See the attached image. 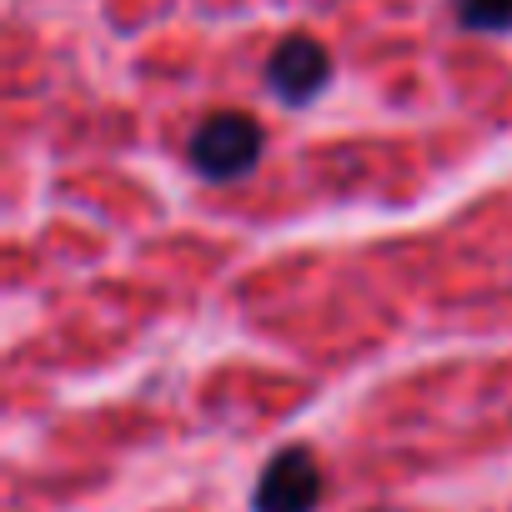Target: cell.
Returning <instances> with one entry per match:
<instances>
[{
    "label": "cell",
    "instance_id": "6da1fadb",
    "mask_svg": "<svg viewBox=\"0 0 512 512\" xmlns=\"http://www.w3.org/2000/svg\"><path fill=\"white\" fill-rule=\"evenodd\" d=\"M262 151H267V131L246 111H211V116L196 121V131L186 141L191 171L211 186H231V181L251 176Z\"/></svg>",
    "mask_w": 512,
    "mask_h": 512
},
{
    "label": "cell",
    "instance_id": "7a4b0ae2",
    "mask_svg": "<svg viewBox=\"0 0 512 512\" xmlns=\"http://www.w3.org/2000/svg\"><path fill=\"white\" fill-rule=\"evenodd\" d=\"M327 81H332V51L317 36L297 31V36H287V41L272 46V56H267V91L277 101L312 106L327 91Z\"/></svg>",
    "mask_w": 512,
    "mask_h": 512
},
{
    "label": "cell",
    "instance_id": "3957f363",
    "mask_svg": "<svg viewBox=\"0 0 512 512\" xmlns=\"http://www.w3.org/2000/svg\"><path fill=\"white\" fill-rule=\"evenodd\" d=\"M322 502V467L307 447H287L277 452L262 477H256L251 507L256 512H312Z\"/></svg>",
    "mask_w": 512,
    "mask_h": 512
},
{
    "label": "cell",
    "instance_id": "277c9868",
    "mask_svg": "<svg viewBox=\"0 0 512 512\" xmlns=\"http://www.w3.org/2000/svg\"><path fill=\"white\" fill-rule=\"evenodd\" d=\"M452 16H457L462 31L507 36L512 31V0H452Z\"/></svg>",
    "mask_w": 512,
    "mask_h": 512
}]
</instances>
